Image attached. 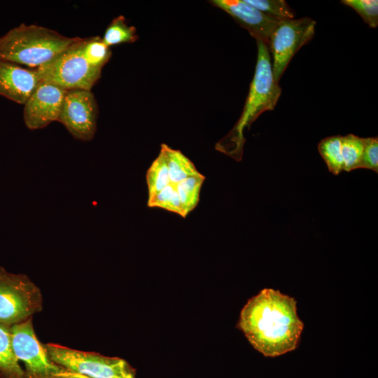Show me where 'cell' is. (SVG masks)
Returning a JSON list of instances; mask_svg holds the SVG:
<instances>
[{
  "label": "cell",
  "mask_w": 378,
  "mask_h": 378,
  "mask_svg": "<svg viewBox=\"0 0 378 378\" xmlns=\"http://www.w3.org/2000/svg\"><path fill=\"white\" fill-rule=\"evenodd\" d=\"M59 377L60 378H89L81 374L66 371L65 370L60 374Z\"/></svg>",
  "instance_id": "22"
},
{
  "label": "cell",
  "mask_w": 378,
  "mask_h": 378,
  "mask_svg": "<svg viewBox=\"0 0 378 378\" xmlns=\"http://www.w3.org/2000/svg\"><path fill=\"white\" fill-rule=\"evenodd\" d=\"M66 90L41 80L24 103L23 118L31 130L42 129L57 121Z\"/></svg>",
  "instance_id": "11"
},
{
  "label": "cell",
  "mask_w": 378,
  "mask_h": 378,
  "mask_svg": "<svg viewBox=\"0 0 378 378\" xmlns=\"http://www.w3.org/2000/svg\"><path fill=\"white\" fill-rule=\"evenodd\" d=\"M13 352L25 366V378H60L64 370L53 363L36 337L31 318L10 326Z\"/></svg>",
  "instance_id": "7"
},
{
  "label": "cell",
  "mask_w": 378,
  "mask_h": 378,
  "mask_svg": "<svg viewBox=\"0 0 378 378\" xmlns=\"http://www.w3.org/2000/svg\"><path fill=\"white\" fill-rule=\"evenodd\" d=\"M103 41L108 46L121 43H134L138 39L136 28L130 26L122 15L114 18L106 27Z\"/></svg>",
  "instance_id": "16"
},
{
  "label": "cell",
  "mask_w": 378,
  "mask_h": 378,
  "mask_svg": "<svg viewBox=\"0 0 378 378\" xmlns=\"http://www.w3.org/2000/svg\"><path fill=\"white\" fill-rule=\"evenodd\" d=\"M364 139V148L360 168L371 169L378 172V139L368 137Z\"/></svg>",
  "instance_id": "21"
},
{
  "label": "cell",
  "mask_w": 378,
  "mask_h": 378,
  "mask_svg": "<svg viewBox=\"0 0 378 378\" xmlns=\"http://www.w3.org/2000/svg\"><path fill=\"white\" fill-rule=\"evenodd\" d=\"M200 172L180 150L162 144L159 155L147 171L148 197L162 190H173L179 183Z\"/></svg>",
  "instance_id": "10"
},
{
  "label": "cell",
  "mask_w": 378,
  "mask_h": 378,
  "mask_svg": "<svg viewBox=\"0 0 378 378\" xmlns=\"http://www.w3.org/2000/svg\"><path fill=\"white\" fill-rule=\"evenodd\" d=\"M263 13L279 21L293 19L295 13L284 0H244Z\"/></svg>",
  "instance_id": "19"
},
{
  "label": "cell",
  "mask_w": 378,
  "mask_h": 378,
  "mask_svg": "<svg viewBox=\"0 0 378 378\" xmlns=\"http://www.w3.org/2000/svg\"><path fill=\"white\" fill-rule=\"evenodd\" d=\"M318 150L330 172L338 175L343 171L341 136H331L323 139L318 145Z\"/></svg>",
  "instance_id": "18"
},
{
  "label": "cell",
  "mask_w": 378,
  "mask_h": 378,
  "mask_svg": "<svg viewBox=\"0 0 378 378\" xmlns=\"http://www.w3.org/2000/svg\"><path fill=\"white\" fill-rule=\"evenodd\" d=\"M98 106L91 90H69L57 121L76 139L88 141L97 131Z\"/></svg>",
  "instance_id": "9"
},
{
  "label": "cell",
  "mask_w": 378,
  "mask_h": 378,
  "mask_svg": "<svg viewBox=\"0 0 378 378\" xmlns=\"http://www.w3.org/2000/svg\"><path fill=\"white\" fill-rule=\"evenodd\" d=\"M78 47L85 59L93 66L102 69L110 59L111 50L98 36L80 38Z\"/></svg>",
  "instance_id": "15"
},
{
  "label": "cell",
  "mask_w": 378,
  "mask_h": 378,
  "mask_svg": "<svg viewBox=\"0 0 378 378\" xmlns=\"http://www.w3.org/2000/svg\"><path fill=\"white\" fill-rule=\"evenodd\" d=\"M316 21L310 18L280 21L274 29L267 46L272 55V72L279 83L297 51L310 41L315 32Z\"/></svg>",
  "instance_id": "8"
},
{
  "label": "cell",
  "mask_w": 378,
  "mask_h": 378,
  "mask_svg": "<svg viewBox=\"0 0 378 378\" xmlns=\"http://www.w3.org/2000/svg\"><path fill=\"white\" fill-rule=\"evenodd\" d=\"M51 29L21 24L0 37V59L38 69L48 64L76 43Z\"/></svg>",
  "instance_id": "3"
},
{
  "label": "cell",
  "mask_w": 378,
  "mask_h": 378,
  "mask_svg": "<svg viewBox=\"0 0 378 378\" xmlns=\"http://www.w3.org/2000/svg\"><path fill=\"white\" fill-rule=\"evenodd\" d=\"M80 38L55 59L36 69L41 80L66 90H91L99 79L102 69L92 66L83 56L78 47Z\"/></svg>",
  "instance_id": "6"
},
{
  "label": "cell",
  "mask_w": 378,
  "mask_h": 378,
  "mask_svg": "<svg viewBox=\"0 0 378 378\" xmlns=\"http://www.w3.org/2000/svg\"><path fill=\"white\" fill-rule=\"evenodd\" d=\"M41 78L36 69L0 59V95L18 104H24Z\"/></svg>",
  "instance_id": "13"
},
{
  "label": "cell",
  "mask_w": 378,
  "mask_h": 378,
  "mask_svg": "<svg viewBox=\"0 0 378 378\" xmlns=\"http://www.w3.org/2000/svg\"><path fill=\"white\" fill-rule=\"evenodd\" d=\"M364 148V139L353 134L341 136V153L343 171L351 172L360 168Z\"/></svg>",
  "instance_id": "17"
},
{
  "label": "cell",
  "mask_w": 378,
  "mask_h": 378,
  "mask_svg": "<svg viewBox=\"0 0 378 378\" xmlns=\"http://www.w3.org/2000/svg\"><path fill=\"white\" fill-rule=\"evenodd\" d=\"M343 4L352 8L370 27L378 25V1L377 0H342Z\"/></svg>",
  "instance_id": "20"
},
{
  "label": "cell",
  "mask_w": 378,
  "mask_h": 378,
  "mask_svg": "<svg viewBox=\"0 0 378 378\" xmlns=\"http://www.w3.org/2000/svg\"><path fill=\"white\" fill-rule=\"evenodd\" d=\"M38 287L22 274L0 266V323L8 326L22 322L42 309Z\"/></svg>",
  "instance_id": "5"
},
{
  "label": "cell",
  "mask_w": 378,
  "mask_h": 378,
  "mask_svg": "<svg viewBox=\"0 0 378 378\" xmlns=\"http://www.w3.org/2000/svg\"><path fill=\"white\" fill-rule=\"evenodd\" d=\"M45 348L50 360L66 371L89 378H135L134 369L122 358L55 344H48Z\"/></svg>",
  "instance_id": "4"
},
{
  "label": "cell",
  "mask_w": 378,
  "mask_h": 378,
  "mask_svg": "<svg viewBox=\"0 0 378 378\" xmlns=\"http://www.w3.org/2000/svg\"><path fill=\"white\" fill-rule=\"evenodd\" d=\"M257 62L249 92L241 116L230 132L217 144L216 149L237 161L241 160L246 141L244 131L263 112L273 110L281 94L274 79L270 54L263 42L256 41Z\"/></svg>",
  "instance_id": "2"
},
{
  "label": "cell",
  "mask_w": 378,
  "mask_h": 378,
  "mask_svg": "<svg viewBox=\"0 0 378 378\" xmlns=\"http://www.w3.org/2000/svg\"><path fill=\"white\" fill-rule=\"evenodd\" d=\"M258 352L276 357L294 350L303 330L293 298L272 288L249 299L237 323Z\"/></svg>",
  "instance_id": "1"
},
{
  "label": "cell",
  "mask_w": 378,
  "mask_h": 378,
  "mask_svg": "<svg viewBox=\"0 0 378 378\" xmlns=\"http://www.w3.org/2000/svg\"><path fill=\"white\" fill-rule=\"evenodd\" d=\"M211 4L229 14L256 41L268 46L272 34L280 22L263 13L244 0H213Z\"/></svg>",
  "instance_id": "12"
},
{
  "label": "cell",
  "mask_w": 378,
  "mask_h": 378,
  "mask_svg": "<svg viewBox=\"0 0 378 378\" xmlns=\"http://www.w3.org/2000/svg\"><path fill=\"white\" fill-rule=\"evenodd\" d=\"M0 374L4 378H25L13 349L10 326L0 323Z\"/></svg>",
  "instance_id": "14"
}]
</instances>
